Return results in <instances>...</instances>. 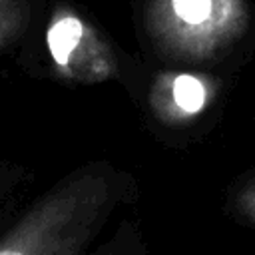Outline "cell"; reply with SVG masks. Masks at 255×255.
<instances>
[{"instance_id": "6da1fadb", "label": "cell", "mask_w": 255, "mask_h": 255, "mask_svg": "<svg viewBox=\"0 0 255 255\" xmlns=\"http://www.w3.org/2000/svg\"><path fill=\"white\" fill-rule=\"evenodd\" d=\"M139 197L135 175L88 159L38 193L0 231V255H90L106 227Z\"/></svg>"}, {"instance_id": "7a4b0ae2", "label": "cell", "mask_w": 255, "mask_h": 255, "mask_svg": "<svg viewBox=\"0 0 255 255\" xmlns=\"http://www.w3.org/2000/svg\"><path fill=\"white\" fill-rule=\"evenodd\" d=\"M247 28V0H147L143 14L153 54L187 68L223 60Z\"/></svg>"}, {"instance_id": "3957f363", "label": "cell", "mask_w": 255, "mask_h": 255, "mask_svg": "<svg viewBox=\"0 0 255 255\" xmlns=\"http://www.w3.org/2000/svg\"><path fill=\"white\" fill-rule=\"evenodd\" d=\"M38 30L40 74L70 86H96L120 78V58L104 32L72 2L56 0Z\"/></svg>"}, {"instance_id": "277c9868", "label": "cell", "mask_w": 255, "mask_h": 255, "mask_svg": "<svg viewBox=\"0 0 255 255\" xmlns=\"http://www.w3.org/2000/svg\"><path fill=\"white\" fill-rule=\"evenodd\" d=\"M219 88L217 78L203 72H159L147 90L145 108L157 128L187 131L211 110Z\"/></svg>"}, {"instance_id": "5b68a950", "label": "cell", "mask_w": 255, "mask_h": 255, "mask_svg": "<svg viewBox=\"0 0 255 255\" xmlns=\"http://www.w3.org/2000/svg\"><path fill=\"white\" fill-rule=\"evenodd\" d=\"M40 16V0H0V62L18 56Z\"/></svg>"}, {"instance_id": "8992f818", "label": "cell", "mask_w": 255, "mask_h": 255, "mask_svg": "<svg viewBox=\"0 0 255 255\" xmlns=\"http://www.w3.org/2000/svg\"><path fill=\"white\" fill-rule=\"evenodd\" d=\"M90 255H153L145 231L135 217L122 215L114 231L98 243Z\"/></svg>"}, {"instance_id": "52a82bcc", "label": "cell", "mask_w": 255, "mask_h": 255, "mask_svg": "<svg viewBox=\"0 0 255 255\" xmlns=\"http://www.w3.org/2000/svg\"><path fill=\"white\" fill-rule=\"evenodd\" d=\"M225 211L237 223L255 229V169L241 173L227 189Z\"/></svg>"}, {"instance_id": "ba28073f", "label": "cell", "mask_w": 255, "mask_h": 255, "mask_svg": "<svg viewBox=\"0 0 255 255\" xmlns=\"http://www.w3.org/2000/svg\"><path fill=\"white\" fill-rule=\"evenodd\" d=\"M28 171L24 165L8 159H0V207H4L18 189L26 183Z\"/></svg>"}]
</instances>
